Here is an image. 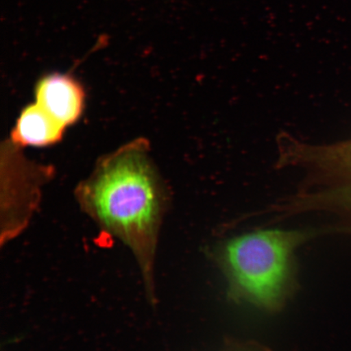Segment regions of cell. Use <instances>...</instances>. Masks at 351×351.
I'll return each mask as SVG.
<instances>
[{
  "mask_svg": "<svg viewBox=\"0 0 351 351\" xmlns=\"http://www.w3.org/2000/svg\"><path fill=\"white\" fill-rule=\"evenodd\" d=\"M324 229H260L232 237L208 252L226 282L227 300L263 313L282 311L300 289L296 252Z\"/></svg>",
  "mask_w": 351,
  "mask_h": 351,
  "instance_id": "2",
  "label": "cell"
},
{
  "mask_svg": "<svg viewBox=\"0 0 351 351\" xmlns=\"http://www.w3.org/2000/svg\"><path fill=\"white\" fill-rule=\"evenodd\" d=\"M219 351H273L256 341L228 339Z\"/></svg>",
  "mask_w": 351,
  "mask_h": 351,
  "instance_id": "6",
  "label": "cell"
},
{
  "mask_svg": "<svg viewBox=\"0 0 351 351\" xmlns=\"http://www.w3.org/2000/svg\"><path fill=\"white\" fill-rule=\"evenodd\" d=\"M77 196L101 229L134 254L147 300L155 306L156 252L169 199L147 144L135 141L105 157L79 186Z\"/></svg>",
  "mask_w": 351,
  "mask_h": 351,
  "instance_id": "1",
  "label": "cell"
},
{
  "mask_svg": "<svg viewBox=\"0 0 351 351\" xmlns=\"http://www.w3.org/2000/svg\"><path fill=\"white\" fill-rule=\"evenodd\" d=\"M276 169L298 168L305 178L295 194L271 204L276 221L311 212L336 215L339 232H351V138L310 144L282 132L276 138Z\"/></svg>",
  "mask_w": 351,
  "mask_h": 351,
  "instance_id": "3",
  "label": "cell"
},
{
  "mask_svg": "<svg viewBox=\"0 0 351 351\" xmlns=\"http://www.w3.org/2000/svg\"><path fill=\"white\" fill-rule=\"evenodd\" d=\"M36 103L63 126L74 124L84 108L85 94L75 79L63 74H50L38 82Z\"/></svg>",
  "mask_w": 351,
  "mask_h": 351,
  "instance_id": "4",
  "label": "cell"
},
{
  "mask_svg": "<svg viewBox=\"0 0 351 351\" xmlns=\"http://www.w3.org/2000/svg\"><path fill=\"white\" fill-rule=\"evenodd\" d=\"M64 130L36 103L21 112L12 131V140L20 146L46 147L58 143Z\"/></svg>",
  "mask_w": 351,
  "mask_h": 351,
  "instance_id": "5",
  "label": "cell"
}]
</instances>
